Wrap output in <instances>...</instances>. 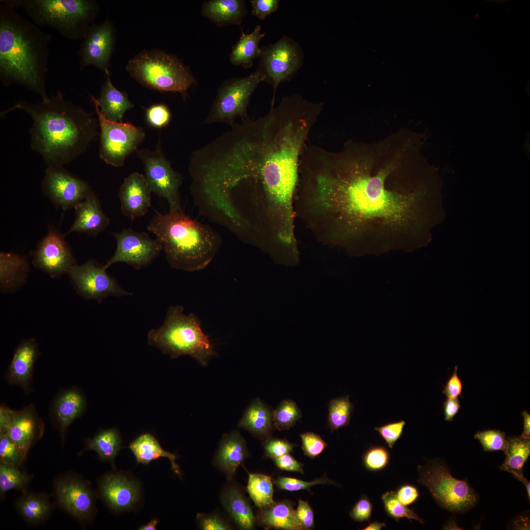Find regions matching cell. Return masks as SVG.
Listing matches in <instances>:
<instances>
[{
	"label": "cell",
	"instance_id": "6da1fadb",
	"mask_svg": "<svg viewBox=\"0 0 530 530\" xmlns=\"http://www.w3.org/2000/svg\"><path fill=\"white\" fill-rule=\"evenodd\" d=\"M422 138L402 129L375 143L310 149L297 194L317 238L354 255L422 246L433 220L435 193Z\"/></svg>",
	"mask_w": 530,
	"mask_h": 530
},
{
	"label": "cell",
	"instance_id": "7a4b0ae2",
	"mask_svg": "<svg viewBox=\"0 0 530 530\" xmlns=\"http://www.w3.org/2000/svg\"><path fill=\"white\" fill-rule=\"evenodd\" d=\"M321 113L296 95L282 98L265 116L243 120L199 150L217 186L228 194L247 189L267 203L270 215L291 219L300 161Z\"/></svg>",
	"mask_w": 530,
	"mask_h": 530
},
{
	"label": "cell",
	"instance_id": "3957f363",
	"mask_svg": "<svg viewBox=\"0 0 530 530\" xmlns=\"http://www.w3.org/2000/svg\"><path fill=\"white\" fill-rule=\"evenodd\" d=\"M21 109L31 118V147L48 166H63L85 152L97 135L99 123L92 113L65 100L58 90L46 102L18 101L1 116Z\"/></svg>",
	"mask_w": 530,
	"mask_h": 530
},
{
	"label": "cell",
	"instance_id": "277c9868",
	"mask_svg": "<svg viewBox=\"0 0 530 530\" xmlns=\"http://www.w3.org/2000/svg\"><path fill=\"white\" fill-rule=\"evenodd\" d=\"M51 35L0 4V80L5 86L17 84L47 101L46 76L48 71Z\"/></svg>",
	"mask_w": 530,
	"mask_h": 530
},
{
	"label": "cell",
	"instance_id": "5b68a950",
	"mask_svg": "<svg viewBox=\"0 0 530 530\" xmlns=\"http://www.w3.org/2000/svg\"><path fill=\"white\" fill-rule=\"evenodd\" d=\"M147 229L161 243L172 268L189 271L202 269L215 253L216 238L213 232L182 211L164 214L156 212Z\"/></svg>",
	"mask_w": 530,
	"mask_h": 530
},
{
	"label": "cell",
	"instance_id": "8992f818",
	"mask_svg": "<svg viewBox=\"0 0 530 530\" xmlns=\"http://www.w3.org/2000/svg\"><path fill=\"white\" fill-rule=\"evenodd\" d=\"M147 340L149 345L172 358L188 355L202 365L215 353L199 318L193 313L186 315L181 305L169 308L163 324L148 332Z\"/></svg>",
	"mask_w": 530,
	"mask_h": 530
},
{
	"label": "cell",
	"instance_id": "52a82bcc",
	"mask_svg": "<svg viewBox=\"0 0 530 530\" xmlns=\"http://www.w3.org/2000/svg\"><path fill=\"white\" fill-rule=\"evenodd\" d=\"M13 9L22 8L36 25L54 28L64 37H83L99 11L90 0H1Z\"/></svg>",
	"mask_w": 530,
	"mask_h": 530
},
{
	"label": "cell",
	"instance_id": "ba28073f",
	"mask_svg": "<svg viewBox=\"0 0 530 530\" xmlns=\"http://www.w3.org/2000/svg\"><path fill=\"white\" fill-rule=\"evenodd\" d=\"M126 69L145 87L161 92H174L186 97L195 82L190 71L176 56L159 50L143 51L130 59Z\"/></svg>",
	"mask_w": 530,
	"mask_h": 530
},
{
	"label": "cell",
	"instance_id": "9c48e42d",
	"mask_svg": "<svg viewBox=\"0 0 530 530\" xmlns=\"http://www.w3.org/2000/svg\"><path fill=\"white\" fill-rule=\"evenodd\" d=\"M418 482L426 487L438 504L452 513H463L477 504L478 496L467 480L455 478L449 467L439 459L417 467Z\"/></svg>",
	"mask_w": 530,
	"mask_h": 530
},
{
	"label": "cell",
	"instance_id": "30bf717a",
	"mask_svg": "<svg viewBox=\"0 0 530 530\" xmlns=\"http://www.w3.org/2000/svg\"><path fill=\"white\" fill-rule=\"evenodd\" d=\"M258 71L243 78H233L224 81L217 91L209 113L203 122L226 123L231 126L237 117L247 118V109L258 85L264 81Z\"/></svg>",
	"mask_w": 530,
	"mask_h": 530
},
{
	"label": "cell",
	"instance_id": "8fae6325",
	"mask_svg": "<svg viewBox=\"0 0 530 530\" xmlns=\"http://www.w3.org/2000/svg\"><path fill=\"white\" fill-rule=\"evenodd\" d=\"M100 127L99 155L106 164L115 167L124 165L125 161L144 140L143 129L129 122H114L101 112L96 98L91 95Z\"/></svg>",
	"mask_w": 530,
	"mask_h": 530
},
{
	"label": "cell",
	"instance_id": "7c38bea8",
	"mask_svg": "<svg viewBox=\"0 0 530 530\" xmlns=\"http://www.w3.org/2000/svg\"><path fill=\"white\" fill-rule=\"evenodd\" d=\"M261 50L257 70L263 77L264 81L272 86L271 107L274 106L279 85L282 82L291 80L302 66L303 52L296 41L285 35L275 43L262 47Z\"/></svg>",
	"mask_w": 530,
	"mask_h": 530
},
{
	"label": "cell",
	"instance_id": "4fadbf2b",
	"mask_svg": "<svg viewBox=\"0 0 530 530\" xmlns=\"http://www.w3.org/2000/svg\"><path fill=\"white\" fill-rule=\"evenodd\" d=\"M145 172V178L152 192L164 198L169 211H181L179 188L181 175L175 171L162 152L160 139L154 151L147 149L137 150Z\"/></svg>",
	"mask_w": 530,
	"mask_h": 530
},
{
	"label": "cell",
	"instance_id": "5bb4252c",
	"mask_svg": "<svg viewBox=\"0 0 530 530\" xmlns=\"http://www.w3.org/2000/svg\"><path fill=\"white\" fill-rule=\"evenodd\" d=\"M112 234L116 241V249L104 265L106 269L119 262L137 270L141 269L150 265L162 250L160 241L157 238H151L145 232L126 228Z\"/></svg>",
	"mask_w": 530,
	"mask_h": 530
},
{
	"label": "cell",
	"instance_id": "9a60e30c",
	"mask_svg": "<svg viewBox=\"0 0 530 530\" xmlns=\"http://www.w3.org/2000/svg\"><path fill=\"white\" fill-rule=\"evenodd\" d=\"M106 270L104 265L91 259L81 265L76 264L68 274L78 292L85 299H94L101 303L108 296L132 294L124 290L116 278L110 276Z\"/></svg>",
	"mask_w": 530,
	"mask_h": 530
},
{
	"label": "cell",
	"instance_id": "2e32d148",
	"mask_svg": "<svg viewBox=\"0 0 530 530\" xmlns=\"http://www.w3.org/2000/svg\"><path fill=\"white\" fill-rule=\"evenodd\" d=\"M65 236L53 225H49L46 235L30 253L32 264L52 278L68 273L77 264Z\"/></svg>",
	"mask_w": 530,
	"mask_h": 530
},
{
	"label": "cell",
	"instance_id": "e0dca14e",
	"mask_svg": "<svg viewBox=\"0 0 530 530\" xmlns=\"http://www.w3.org/2000/svg\"><path fill=\"white\" fill-rule=\"evenodd\" d=\"M41 189L54 207L63 212L74 208L92 191L86 181L63 166H48Z\"/></svg>",
	"mask_w": 530,
	"mask_h": 530
},
{
	"label": "cell",
	"instance_id": "ac0fdd59",
	"mask_svg": "<svg viewBox=\"0 0 530 530\" xmlns=\"http://www.w3.org/2000/svg\"><path fill=\"white\" fill-rule=\"evenodd\" d=\"M54 492L59 505L80 523L88 521L95 512L94 495L88 483L73 475L58 477Z\"/></svg>",
	"mask_w": 530,
	"mask_h": 530
},
{
	"label": "cell",
	"instance_id": "d6986e66",
	"mask_svg": "<svg viewBox=\"0 0 530 530\" xmlns=\"http://www.w3.org/2000/svg\"><path fill=\"white\" fill-rule=\"evenodd\" d=\"M83 38L78 52L81 68L93 65L106 74L114 44L112 24L108 20L99 25L92 24Z\"/></svg>",
	"mask_w": 530,
	"mask_h": 530
},
{
	"label": "cell",
	"instance_id": "ffe728a7",
	"mask_svg": "<svg viewBox=\"0 0 530 530\" xmlns=\"http://www.w3.org/2000/svg\"><path fill=\"white\" fill-rule=\"evenodd\" d=\"M7 412L6 432L26 457L31 446L42 437L44 423L32 404L20 410L7 407Z\"/></svg>",
	"mask_w": 530,
	"mask_h": 530
},
{
	"label": "cell",
	"instance_id": "44dd1931",
	"mask_svg": "<svg viewBox=\"0 0 530 530\" xmlns=\"http://www.w3.org/2000/svg\"><path fill=\"white\" fill-rule=\"evenodd\" d=\"M100 496L107 505L115 511L133 508L140 498L138 482L119 474H109L99 481Z\"/></svg>",
	"mask_w": 530,
	"mask_h": 530
},
{
	"label": "cell",
	"instance_id": "7402d4cb",
	"mask_svg": "<svg viewBox=\"0 0 530 530\" xmlns=\"http://www.w3.org/2000/svg\"><path fill=\"white\" fill-rule=\"evenodd\" d=\"M151 192L143 174L134 172L126 177L118 194L122 213L132 220L144 216L151 204Z\"/></svg>",
	"mask_w": 530,
	"mask_h": 530
},
{
	"label": "cell",
	"instance_id": "603a6c76",
	"mask_svg": "<svg viewBox=\"0 0 530 530\" xmlns=\"http://www.w3.org/2000/svg\"><path fill=\"white\" fill-rule=\"evenodd\" d=\"M85 406L83 394L76 387L61 390L53 398L50 408V416L62 441L68 427L81 415Z\"/></svg>",
	"mask_w": 530,
	"mask_h": 530
},
{
	"label": "cell",
	"instance_id": "cb8c5ba5",
	"mask_svg": "<svg viewBox=\"0 0 530 530\" xmlns=\"http://www.w3.org/2000/svg\"><path fill=\"white\" fill-rule=\"evenodd\" d=\"M39 355L37 344L33 338L25 340L16 347L6 373L10 385L17 386L28 393L31 390L32 372Z\"/></svg>",
	"mask_w": 530,
	"mask_h": 530
},
{
	"label": "cell",
	"instance_id": "d4e9b609",
	"mask_svg": "<svg viewBox=\"0 0 530 530\" xmlns=\"http://www.w3.org/2000/svg\"><path fill=\"white\" fill-rule=\"evenodd\" d=\"M75 217L70 229L64 234L84 233L96 236L110 224L109 218L104 213L100 201L92 191L74 207Z\"/></svg>",
	"mask_w": 530,
	"mask_h": 530
},
{
	"label": "cell",
	"instance_id": "484cf974",
	"mask_svg": "<svg viewBox=\"0 0 530 530\" xmlns=\"http://www.w3.org/2000/svg\"><path fill=\"white\" fill-rule=\"evenodd\" d=\"M201 13L217 26H222L240 25L247 10L242 0H209L203 3Z\"/></svg>",
	"mask_w": 530,
	"mask_h": 530
},
{
	"label": "cell",
	"instance_id": "4316f807",
	"mask_svg": "<svg viewBox=\"0 0 530 530\" xmlns=\"http://www.w3.org/2000/svg\"><path fill=\"white\" fill-rule=\"evenodd\" d=\"M106 75V80L102 86L99 98H96V103L106 118L114 122H123L125 112L133 107L134 105L125 93L112 84L109 71Z\"/></svg>",
	"mask_w": 530,
	"mask_h": 530
},
{
	"label": "cell",
	"instance_id": "83f0119b",
	"mask_svg": "<svg viewBox=\"0 0 530 530\" xmlns=\"http://www.w3.org/2000/svg\"><path fill=\"white\" fill-rule=\"evenodd\" d=\"M247 450L245 442L237 431L223 437L216 456L219 467L226 473L233 475L244 461Z\"/></svg>",
	"mask_w": 530,
	"mask_h": 530
},
{
	"label": "cell",
	"instance_id": "f1b7e54d",
	"mask_svg": "<svg viewBox=\"0 0 530 530\" xmlns=\"http://www.w3.org/2000/svg\"><path fill=\"white\" fill-rule=\"evenodd\" d=\"M28 271L29 264L26 257L12 252H0V282L3 291L21 285Z\"/></svg>",
	"mask_w": 530,
	"mask_h": 530
},
{
	"label": "cell",
	"instance_id": "f546056e",
	"mask_svg": "<svg viewBox=\"0 0 530 530\" xmlns=\"http://www.w3.org/2000/svg\"><path fill=\"white\" fill-rule=\"evenodd\" d=\"M129 449L138 463L148 464L161 457L168 458L170 461L172 470L175 474L180 476L179 466L176 463L177 456L163 449L152 435L149 433L141 435L130 444Z\"/></svg>",
	"mask_w": 530,
	"mask_h": 530
},
{
	"label": "cell",
	"instance_id": "4dcf8cb0",
	"mask_svg": "<svg viewBox=\"0 0 530 530\" xmlns=\"http://www.w3.org/2000/svg\"><path fill=\"white\" fill-rule=\"evenodd\" d=\"M262 508L259 519L263 526L275 529L303 530L295 518L294 510L290 502H273Z\"/></svg>",
	"mask_w": 530,
	"mask_h": 530
},
{
	"label": "cell",
	"instance_id": "1f68e13d",
	"mask_svg": "<svg viewBox=\"0 0 530 530\" xmlns=\"http://www.w3.org/2000/svg\"><path fill=\"white\" fill-rule=\"evenodd\" d=\"M265 34V33L261 32L259 25L250 33L245 34L241 30L239 39L233 47L230 54L231 62L245 69L251 67L253 64V60L261 55V50L259 44Z\"/></svg>",
	"mask_w": 530,
	"mask_h": 530
},
{
	"label": "cell",
	"instance_id": "d6a6232c",
	"mask_svg": "<svg viewBox=\"0 0 530 530\" xmlns=\"http://www.w3.org/2000/svg\"><path fill=\"white\" fill-rule=\"evenodd\" d=\"M15 506L21 516L32 525L45 520L52 509L50 500L45 494L25 491L16 501Z\"/></svg>",
	"mask_w": 530,
	"mask_h": 530
},
{
	"label": "cell",
	"instance_id": "836d02e7",
	"mask_svg": "<svg viewBox=\"0 0 530 530\" xmlns=\"http://www.w3.org/2000/svg\"><path fill=\"white\" fill-rule=\"evenodd\" d=\"M272 424V412L259 398H256L247 408L238 426L263 437L270 432Z\"/></svg>",
	"mask_w": 530,
	"mask_h": 530
},
{
	"label": "cell",
	"instance_id": "e575fe53",
	"mask_svg": "<svg viewBox=\"0 0 530 530\" xmlns=\"http://www.w3.org/2000/svg\"><path fill=\"white\" fill-rule=\"evenodd\" d=\"M223 504L231 517L241 529L254 528L255 517L249 504L237 489L231 488L224 495Z\"/></svg>",
	"mask_w": 530,
	"mask_h": 530
},
{
	"label": "cell",
	"instance_id": "d590c367",
	"mask_svg": "<svg viewBox=\"0 0 530 530\" xmlns=\"http://www.w3.org/2000/svg\"><path fill=\"white\" fill-rule=\"evenodd\" d=\"M508 447L505 458L500 467L513 476L522 474L523 467L530 454V439L519 437L507 438Z\"/></svg>",
	"mask_w": 530,
	"mask_h": 530
},
{
	"label": "cell",
	"instance_id": "8d00e7d4",
	"mask_svg": "<svg viewBox=\"0 0 530 530\" xmlns=\"http://www.w3.org/2000/svg\"><path fill=\"white\" fill-rule=\"evenodd\" d=\"M86 447L95 451L102 460L113 462L121 447L119 433L114 428L101 430L87 440Z\"/></svg>",
	"mask_w": 530,
	"mask_h": 530
},
{
	"label": "cell",
	"instance_id": "74e56055",
	"mask_svg": "<svg viewBox=\"0 0 530 530\" xmlns=\"http://www.w3.org/2000/svg\"><path fill=\"white\" fill-rule=\"evenodd\" d=\"M248 492L255 505L264 507L273 502V488L270 477L263 474H249Z\"/></svg>",
	"mask_w": 530,
	"mask_h": 530
},
{
	"label": "cell",
	"instance_id": "f35d334b",
	"mask_svg": "<svg viewBox=\"0 0 530 530\" xmlns=\"http://www.w3.org/2000/svg\"><path fill=\"white\" fill-rule=\"evenodd\" d=\"M32 477L20 470L18 467L0 463V493L2 496L11 490L24 491Z\"/></svg>",
	"mask_w": 530,
	"mask_h": 530
},
{
	"label": "cell",
	"instance_id": "ab89813d",
	"mask_svg": "<svg viewBox=\"0 0 530 530\" xmlns=\"http://www.w3.org/2000/svg\"><path fill=\"white\" fill-rule=\"evenodd\" d=\"M353 408L348 396L338 398L330 401L328 422L332 431L348 424Z\"/></svg>",
	"mask_w": 530,
	"mask_h": 530
},
{
	"label": "cell",
	"instance_id": "60d3db41",
	"mask_svg": "<svg viewBox=\"0 0 530 530\" xmlns=\"http://www.w3.org/2000/svg\"><path fill=\"white\" fill-rule=\"evenodd\" d=\"M301 417L299 408L291 399L282 401L272 412L273 424L279 430L290 428Z\"/></svg>",
	"mask_w": 530,
	"mask_h": 530
},
{
	"label": "cell",
	"instance_id": "b9f144b4",
	"mask_svg": "<svg viewBox=\"0 0 530 530\" xmlns=\"http://www.w3.org/2000/svg\"><path fill=\"white\" fill-rule=\"evenodd\" d=\"M385 512L387 516L398 522L400 518H407L411 521L412 519L424 524V521L412 509L403 505L398 499L396 492L388 491L381 497Z\"/></svg>",
	"mask_w": 530,
	"mask_h": 530
},
{
	"label": "cell",
	"instance_id": "7bdbcfd3",
	"mask_svg": "<svg viewBox=\"0 0 530 530\" xmlns=\"http://www.w3.org/2000/svg\"><path fill=\"white\" fill-rule=\"evenodd\" d=\"M390 454L389 450L382 445L370 447L363 456V463L365 468L371 472L382 470L389 463Z\"/></svg>",
	"mask_w": 530,
	"mask_h": 530
},
{
	"label": "cell",
	"instance_id": "ee69618b",
	"mask_svg": "<svg viewBox=\"0 0 530 530\" xmlns=\"http://www.w3.org/2000/svg\"><path fill=\"white\" fill-rule=\"evenodd\" d=\"M478 440L485 451L502 450L506 452L508 441L504 432L496 429L478 431L474 435Z\"/></svg>",
	"mask_w": 530,
	"mask_h": 530
},
{
	"label": "cell",
	"instance_id": "f6af8a7d",
	"mask_svg": "<svg viewBox=\"0 0 530 530\" xmlns=\"http://www.w3.org/2000/svg\"><path fill=\"white\" fill-rule=\"evenodd\" d=\"M25 456L7 432L0 434V462L19 467Z\"/></svg>",
	"mask_w": 530,
	"mask_h": 530
},
{
	"label": "cell",
	"instance_id": "bcb514c9",
	"mask_svg": "<svg viewBox=\"0 0 530 530\" xmlns=\"http://www.w3.org/2000/svg\"><path fill=\"white\" fill-rule=\"evenodd\" d=\"M145 118L148 125L156 129L167 126L171 119V113L168 107L163 104H157L146 109Z\"/></svg>",
	"mask_w": 530,
	"mask_h": 530
},
{
	"label": "cell",
	"instance_id": "7dc6e473",
	"mask_svg": "<svg viewBox=\"0 0 530 530\" xmlns=\"http://www.w3.org/2000/svg\"><path fill=\"white\" fill-rule=\"evenodd\" d=\"M273 482L280 489L290 491L307 489L317 484H335L334 481L326 477L306 481L294 478L281 477L274 480Z\"/></svg>",
	"mask_w": 530,
	"mask_h": 530
},
{
	"label": "cell",
	"instance_id": "c3c4849f",
	"mask_svg": "<svg viewBox=\"0 0 530 530\" xmlns=\"http://www.w3.org/2000/svg\"><path fill=\"white\" fill-rule=\"evenodd\" d=\"M302 448L305 454L314 458L320 454L327 444L318 434L313 432H306L300 435Z\"/></svg>",
	"mask_w": 530,
	"mask_h": 530
},
{
	"label": "cell",
	"instance_id": "681fc988",
	"mask_svg": "<svg viewBox=\"0 0 530 530\" xmlns=\"http://www.w3.org/2000/svg\"><path fill=\"white\" fill-rule=\"evenodd\" d=\"M405 425V422L404 421H400L375 427L374 429L379 432L389 447L392 449L402 434Z\"/></svg>",
	"mask_w": 530,
	"mask_h": 530
},
{
	"label": "cell",
	"instance_id": "f907efd6",
	"mask_svg": "<svg viewBox=\"0 0 530 530\" xmlns=\"http://www.w3.org/2000/svg\"><path fill=\"white\" fill-rule=\"evenodd\" d=\"M372 510V504L366 495H363L356 502L349 512L350 517L355 521H370Z\"/></svg>",
	"mask_w": 530,
	"mask_h": 530
},
{
	"label": "cell",
	"instance_id": "816d5d0a",
	"mask_svg": "<svg viewBox=\"0 0 530 530\" xmlns=\"http://www.w3.org/2000/svg\"><path fill=\"white\" fill-rule=\"evenodd\" d=\"M294 445L279 439H270L265 441V449L266 454L272 458L281 456L291 452Z\"/></svg>",
	"mask_w": 530,
	"mask_h": 530
},
{
	"label": "cell",
	"instance_id": "f5cc1de1",
	"mask_svg": "<svg viewBox=\"0 0 530 530\" xmlns=\"http://www.w3.org/2000/svg\"><path fill=\"white\" fill-rule=\"evenodd\" d=\"M250 2L252 6V14L261 20H264L277 10L279 0H252Z\"/></svg>",
	"mask_w": 530,
	"mask_h": 530
},
{
	"label": "cell",
	"instance_id": "db71d44e",
	"mask_svg": "<svg viewBox=\"0 0 530 530\" xmlns=\"http://www.w3.org/2000/svg\"><path fill=\"white\" fill-rule=\"evenodd\" d=\"M294 515L303 529H310L314 526L313 511L307 501L299 500Z\"/></svg>",
	"mask_w": 530,
	"mask_h": 530
},
{
	"label": "cell",
	"instance_id": "11a10c76",
	"mask_svg": "<svg viewBox=\"0 0 530 530\" xmlns=\"http://www.w3.org/2000/svg\"><path fill=\"white\" fill-rule=\"evenodd\" d=\"M395 492L398 500L406 506L414 504L419 497L417 488L411 484L401 485Z\"/></svg>",
	"mask_w": 530,
	"mask_h": 530
},
{
	"label": "cell",
	"instance_id": "9f6ffc18",
	"mask_svg": "<svg viewBox=\"0 0 530 530\" xmlns=\"http://www.w3.org/2000/svg\"><path fill=\"white\" fill-rule=\"evenodd\" d=\"M276 465L280 469L303 474L302 465L289 453L273 458Z\"/></svg>",
	"mask_w": 530,
	"mask_h": 530
},
{
	"label": "cell",
	"instance_id": "6f0895ef",
	"mask_svg": "<svg viewBox=\"0 0 530 530\" xmlns=\"http://www.w3.org/2000/svg\"><path fill=\"white\" fill-rule=\"evenodd\" d=\"M457 371V366H455L452 375L448 380L442 391L448 398H458L462 393V384L458 376Z\"/></svg>",
	"mask_w": 530,
	"mask_h": 530
},
{
	"label": "cell",
	"instance_id": "680465c9",
	"mask_svg": "<svg viewBox=\"0 0 530 530\" xmlns=\"http://www.w3.org/2000/svg\"><path fill=\"white\" fill-rule=\"evenodd\" d=\"M200 526L204 530H226L227 525L219 517L215 515L202 516L200 519Z\"/></svg>",
	"mask_w": 530,
	"mask_h": 530
},
{
	"label": "cell",
	"instance_id": "91938a15",
	"mask_svg": "<svg viewBox=\"0 0 530 530\" xmlns=\"http://www.w3.org/2000/svg\"><path fill=\"white\" fill-rule=\"evenodd\" d=\"M460 408V401L458 398H448L443 406L445 420L448 422L451 421L458 413Z\"/></svg>",
	"mask_w": 530,
	"mask_h": 530
},
{
	"label": "cell",
	"instance_id": "94428289",
	"mask_svg": "<svg viewBox=\"0 0 530 530\" xmlns=\"http://www.w3.org/2000/svg\"><path fill=\"white\" fill-rule=\"evenodd\" d=\"M524 419L523 431L521 436L525 439L530 438V415L526 410L522 412Z\"/></svg>",
	"mask_w": 530,
	"mask_h": 530
},
{
	"label": "cell",
	"instance_id": "6125c7cd",
	"mask_svg": "<svg viewBox=\"0 0 530 530\" xmlns=\"http://www.w3.org/2000/svg\"><path fill=\"white\" fill-rule=\"evenodd\" d=\"M386 527L385 523L383 522H379L377 521H374L372 523H370L369 525L364 527L363 530H380L383 527Z\"/></svg>",
	"mask_w": 530,
	"mask_h": 530
},
{
	"label": "cell",
	"instance_id": "be15d7a7",
	"mask_svg": "<svg viewBox=\"0 0 530 530\" xmlns=\"http://www.w3.org/2000/svg\"><path fill=\"white\" fill-rule=\"evenodd\" d=\"M514 477L517 480L522 482L525 486L529 499H530V482L523 476V473L515 475Z\"/></svg>",
	"mask_w": 530,
	"mask_h": 530
},
{
	"label": "cell",
	"instance_id": "e7e4bbea",
	"mask_svg": "<svg viewBox=\"0 0 530 530\" xmlns=\"http://www.w3.org/2000/svg\"><path fill=\"white\" fill-rule=\"evenodd\" d=\"M159 523L158 519H153L146 525H142L138 529L140 530H155Z\"/></svg>",
	"mask_w": 530,
	"mask_h": 530
},
{
	"label": "cell",
	"instance_id": "03108f58",
	"mask_svg": "<svg viewBox=\"0 0 530 530\" xmlns=\"http://www.w3.org/2000/svg\"><path fill=\"white\" fill-rule=\"evenodd\" d=\"M444 530H461L458 527L454 520H449L443 527Z\"/></svg>",
	"mask_w": 530,
	"mask_h": 530
}]
</instances>
